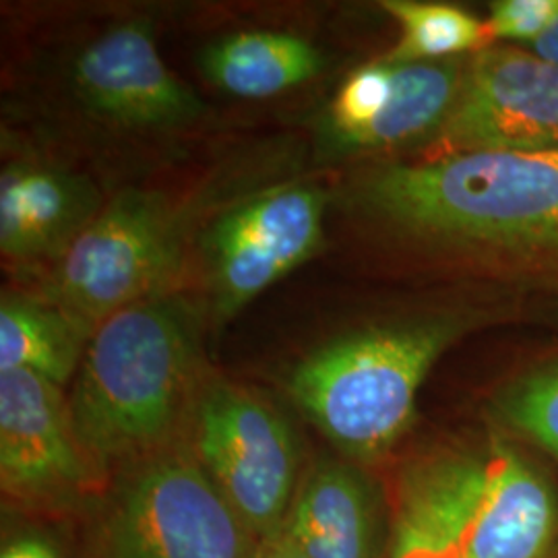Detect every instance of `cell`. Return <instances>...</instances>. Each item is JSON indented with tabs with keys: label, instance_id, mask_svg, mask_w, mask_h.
Wrapping results in <instances>:
<instances>
[{
	"label": "cell",
	"instance_id": "7",
	"mask_svg": "<svg viewBox=\"0 0 558 558\" xmlns=\"http://www.w3.org/2000/svg\"><path fill=\"white\" fill-rule=\"evenodd\" d=\"M108 478L81 445L69 398L32 371L0 373V486L27 513L62 515L101 495Z\"/></svg>",
	"mask_w": 558,
	"mask_h": 558
},
{
	"label": "cell",
	"instance_id": "11",
	"mask_svg": "<svg viewBox=\"0 0 558 558\" xmlns=\"http://www.w3.org/2000/svg\"><path fill=\"white\" fill-rule=\"evenodd\" d=\"M558 536L553 486L509 445L493 442L463 525L468 558H550Z\"/></svg>",
	"mask_w": 558,
	"mask_h": 558
},
{
	"label": "cell",
	"instance_id": "16",
	"mask_svg": "<svg viewBox=\"0 0 558 558\" xmlns=\"http://www.w3.org/2000/svg\"><path fill=\"white\" fill-rule=\"evenodd\" d=\"M94 331L44 296L4 292L0 300V373L32 371L62 387L77 375Z\"/></svg>",
	"mask_w": 558,
	"mask_h": 558
},
{
	"label": "cell",
	"instance_id": "21",
	"mask_svg": "<svg viewBox=\"0 0 558 558\" xmlns=\"http://www.w3.org/2000/svg\"><path fill=\"white\" fill-rule=\"evenodd\" d=\"M253 558H308L299 548V544L290 538V534L283 530V525L278 532L265 536L257 542L255 555Z\"/></svg>",
	"mask_w": 558,
	"mask_h": 558
},
{
	"label": "cell",
	"instance_id": "5",
	"mask_svg": "<svg viewBox=\"0 0 558 558\" xmlns=\"http://www.w3.org/2000/svg\"><path fill=\"white\" fill-rule=\"evenodd\" d=\"M180 244L179 216L163 195L122 191L54 260L40 296L96 329L122 308L163 294L179 269Z\"/></svg>",
	"mask_w": 558,
	"mask_h": 558
},
{
	"label": "cell",
	"instance_id": "2",
	"mask_svg": "<svg viewBox=\"0 0 558 558\" xmlns=\"http://www.w3.org/2000/svg\"><path fill=\"white\" fill-rule=\"evenodd\" d=\"M371 211L420 239L505 253H558V166L550 156L453 154L373 172Z\"/></svg>",
	"mask_w": 558,
	"mask_h": 558
},
{
	"label": "cell",
	"instance_id": "6",
	"mask_svg": "<svg viewBox=\"0 0 558 558\" xmlns=\"http://www.w3.org/2000/svg\"><path fill=\"white\" fill-rule=\"evenodd\" d=\"M191 451L248 532L286 523L300 478L299 440L283 414L228 380L203 383L193 403Z\"/></svg>",
	"mask_w": 558,
	"mask_h": 558
},
{
	"label": "cell",
	"instance_id": "3",
	"mask_svg": "<svg viewBox=\"0 0 558 558\" xmlns=\"http://www.w3.org/2000/svg\"><path fill=\"white\" fill-rule=\"evenodd\" d=\"M476 323L474 313H437L352 331L300 360L288 393L339 451L379 458L410 428L433 366Z\"/></svg>",
	"mask_w": 558,
	"mask_h": 558
},
{
	"label": "cell",
	"instance_id": "10",
	"mask_svg": "<svg viewBox=\"0 0 558 558\" xmlns=\"http://www.w3.org/2000/svg\"><path fill=\"white\" fill-rule=\"evenodd\" d=\"M73 80L92 112L131 129H172L199 119L203 101L166 66L149 27L120 23L87 44Z\"/></svg>",
	"mask_w": 558,
	"mask_h": 558
},
{
	"label": "cell",
	"instance_id": "23",
	"mask_svg": "<svg viewBox=\"0 0 558 558\" xmlns=\"http://www.w3.org/2000/svg\"><path fill=\"white\" fill-rule=\"evenodd\" d=\"M550 158H553V160L557 161V166H558V154H553V156H550Z\"/></svg>",
	"mask_w": 558,
	"mask_h": 558
},
{
	"label": "cell",
	"instance_id": "4",
	"mask_svg": "<svg viewBox=\"0 0 558 558\" xmlns=\"http://www.w3.org/2000/svg\"><path fill=\"white\" fill-rule=\"evenodd\" d=\"M257 542L186 447L122 470L87 558H253Z\"/></svg>",
	"mask_w": 558,
	"mask_h": 558
},
{
	"label": "cell",
	"instance_id": "18",
	"mask_svg": "<svg viewBox=\"0 0 558 558\" xmlns=\"http://www.w3.org/2000/svg\"><path fill=\"white\" fill-rule=\"evenodd\" d=\"M500 416L558 459V366L515 380L499 398Z\"/></svg>",
	"mask_w": 558,
	"mask_h": 558
},
{
	"label": "cell",
	"instance_id": "9",
	"mask_svg": "<svg viewBox=\"0 0 558 558\" xmlns=\"http://www.w3.org/2000/svg\"><path fill=\"white\" fill-rule=\"evenodd\" d=\"M437 140L442 156L558 154V64L513 46L480 50Z\"/></svg>",
	"mask_w": 558,
	"mask_h": 558
},
{
	"label": "cell",
	"instance_id": "14",
	"mask_svg": "<svg viewBox=\"0 0 558 558\" xmlns=\"http://www.w3.org/2000/svg\"><path fill=\"white\" fill-rule=\"evenodd\" d=\"M478 474V458L439 453L412 463L399 482L387 558H468L463 525Z\"/></svg>",
	"mask_w": 558,
	"mask_h": 558
},
{
	"label": "cell",
	"instance_id": "8",
	"mask_svg": "<svg viewBox=\"0 0 558 558\" xmlns=\"http://www.w3.org/2000/svg\"><path fill=\"white\" fill-rule=\"evenodd\" d=\"M325 195L317 186L274 189L223 211L201 239V257L220 320L236 315L319 251Z\"/></svg>",
	"mask_w": 558,
	"mask_h": 558
},
{
	"label": "cell",
	"instance_id": "12",
	"mask_svg": "<svg viewBox=\"0 0 558 558\" xmlns=\"http://www.w3.org/2000/svg\"><path fill=\"white\" fill-rule=\"evenodd\" d=\"M100 211V193L80 174L11 163L0 177V251L23 263L60 259Z\"/></svg>",
	"mask_w": 558,
	"mask_h": 558
},
{
	"label": "cell",
	"instance_id": "20",
	"mask_svg": "<svg viewBox=\"0 0 558 558\" xmlns=\"http://www.w3.org/2000/svg\"><path fill=\"white\" fill-rule=\"evenodd\" d=\"M0 558H60V555L48 539L20 536L4 544Z\"/></svg>",
	"mask_w": 558,
	"mask_h": 558
},
{
	"label": "cell",
	"instance_id": "15",
	"mask_svg": "<svg viewBox=\"0 0 558 558\" xmlns=\"http://www.w3.org/2000/svg\"><path fill=\"white\" fill-rule=\"evenodd\" d=\"M201 66L221 92L244 98H274L313 80L323 54L311 41L286 32H242L211 44Z\"/></svg>",
	"mask_w": 558,
	"mask_h": 558
},
{
	"label": "cell",
	"instance_id": "19",
	"mask_svg": "<svg viewBox=\"0 0 558 558\" xmlns=\"http://www.w3.org/2000/svg\"><path fill=\"white\" fill-rule=\"evenodd\" d=\"M558 20V0H499L490 7L486 29L490 41L534 44Z\"/></svg>",
	"mask_w": 558,
	"mask_h": 558
},
{
	"label": "cell",
	"instance_id": "22",
	"mask_svg": "<svg viewBox=\"0 0 558 558\" xmlns=\"http://www.w3.org/2000/svg\"><path fill=\"white\" fill-rule=\"evenodd\" d=\"M532 52L538 54L539 59L550 60L558 64V20L553 23V27L539 36L538 40L530 44Z\"/></svg>",
	"mask_w": 558,
	"mask_h": 558
},
{
	"label": "cell",
	"instance_id": "13",
	"mask_svg": "<svg viewBox=\"0 0 558 558\" xmlns=\"http://www.w3.org/2000/svg\"><path fill=\"white\" fill-rule=\"evenodd\" d=\"M283 530L308 558H379L373 486L345 461L317 459L302 474Z\"/></svg>",
	"mask_w": 558,
	"mask_h": 558
},
{
	"label": "cell",
	"instance_id": "17",
	"mask_svg": "<svg viewBox=\"0 0 558 558\" xmlns=\"http://www.w3.org/2000/svg\"><path fill=\"white\" fill-rule=\"evenodd\" d=\"M383 9L398 21V44L380 60L385 62H433L480 52L493 41L486 23L445 2L385 0Z\"/></svg>",
	"mask_w": 558,
	"mask_h": 558
},
{
	"label": "cell",
	"instance_id": "1",
	"mask_svg": "<svg viewBox=\"0 0 558 558\" xmlns=\"http://www.w3.org/2000/svg\"><path fill=\"white\" fill-rule=\"evenodd\" d=\"M197 362V315L174 294L135 302L96 327L69 408L106 478L174 447L199 393Z\"/></svg>",
	"mask_w": 558,
	"mask_h": 558
}]
</instances>
